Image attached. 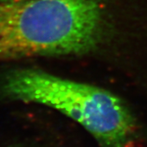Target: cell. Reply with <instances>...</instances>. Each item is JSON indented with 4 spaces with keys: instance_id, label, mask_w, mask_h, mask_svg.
<instances>
[{
    "instance_id": "7a4b0ae2",
    "label": "cell",
    "mask_w": 147,
    "mask_h": 147,
    "mask_svg": "<svg viewBox=\"0 0 147 147\" xmlns=\"http://www.w3.org/2000/svg\"><path fill=\"white\" fill-rule=\"evenodd\" d=\"M0 99L45 105L83 127L100 147H131L137 123L124 101L101 88L61 78L41 69L7 73Z\"/></svg>"
},
{
    "instance_id": "6da1fadb",
    "label": "cell",
    "mask_w": 147,
    "mask_h": 147,
    "mask_svg": "<svg viewBox=\"0 0 147 147\" xmlns=\"http://www.w3.org/2000/svg\"><path fill=\"white\" fill-rule=\"evenodd\" d=\"M102 21L101 0H0V61L86 53Z\"/></svg>"
},
{
    "instance_id": "3957f363",
    "label": "cell",
    "mask_w": 147,
    "mask_h": 147,
    "mask_svg": "<svg viewBox=\"0 0 147 147\" xmlns=\"http://www.w3.org/2000/svg\"><path fill=\"white\" fill-rule=\"evenodd\" d=\"M0 147H37L33 142L26 141H18L16 142H11L9 144H5Z\"/></svg>"
}]
</instances>
